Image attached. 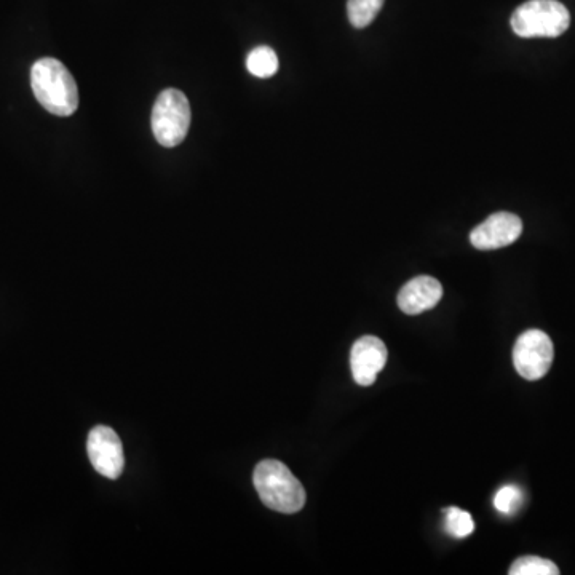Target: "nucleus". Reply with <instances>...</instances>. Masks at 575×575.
<instances>
[{"instance_id":"f257e3e1","label":"nucleus","mask_w":575,"mask_h":575,"mask_svg":"<svg viewBox=\"0 0 575 575\" xmlns=\"http://www.w3.org/2000/svg\"><path fill=\"white\" fill-rule=\"evenodd\" d=\"M31 87L40 106L50 114L69 117L79 108L76 79L55 58H42L32 64Z\"/></svg>"},{"instance_id":"f03ea898","label":"nucleus","mask_w":575,"mask_h":575,"mask_svg":"<svg viewBox=\"0 0 575 575\" xmlns=\"http://www.w3.org/2000/svg\"><path fill=\"white\" fill-rule=\"evenodd\" d=\"M254 488L262 504L275 512L293 515L306 505V491L298 478L278 460H262L254 468Z\"/></svg>"},{"instance_id":"7ed1b4c3","label":"nucleus","mask_w":575,"mask_h":575,"mask_svg":"<svg viewBox=\"0 0 575 575\" xmlns=\"http://www.w3.org/2000/svg\"><path fill=\"white\" fill-rule=\"evenodd\" d=\"M513 32L524 39L560 37L568 31L571 15L558 0H528L513 12Z\"/></svg>"},{"instance_id":"20e7f679","label":"nucleus","mask_w":575,"mask_h":575,"mask_svg":"<svg viewBox=\"0 0 575 575\" xmlns=\"http://www.w3.org/2000/svg\"><path fill=\"white\" fill-rule=\"evenodd\" d=\"M191 104L183 92L168 88L160 93L152 109L151 127L157 143L176 147L186 139L191 128Z\"/></svg>"},{"instance_id":"39448f33","label":"nucleus","mask_w":575,"mask_h":575,"mask_svg":"<svg viewBox=\"0 0 575 575\" xmlns=\"http://www.w3.org/2000/svg\"><path fill=\"white\" fill-rule=\"evenodd\" d=\"M553 358L555 349L552 339L540 330H529L521 334L513 349L516 371L528 381L542 379L552 368Z\"/></svg>"},{"instance_id":"423d86ee","label":"nucleus","mask_w":575,"mask_h":575,"mask_svg":"<svg viewBox=\"0 0 575 575\" xmlns=\"http://www.w3.org/2000/svg\"><path fill=\"white\" fill-rule=\"evenodd\" d=\"M87 451L96 472L109 480H115L122 475L125 465L122 441L111 427H95L88 435Z\"/></svg>"},{"instance_id":"0eeeda50","label":"nucleus","mask_w":575,"mask_h":575,"mask_svg":"<svg viewBox=\"0 0 575 575\" xmlns=\"http://www.w3.org/2000/svg\"><path fill=\"white\" fill-rule=\"evenodd\" d=\"M521 232H523V221L520 216L508 211H499L472 230L470 242L476 250H499L515 243L520 238Z\"/></svg>"},{"instance_id":"6e6552de","label":"nucleus","mask_w":575,"mask_h":575,"mask_svg":"<svg viewBox=\"0 0 575 575\" xmlns=\"http://www.w3.org/2000/svg\"><path fill=\"white\" fill-rule=\"evenodd\" d=\"M387 363V347L376 336H363L353 344L350 352V368L353 379L361 387H369L376 382Z\"/></svg>"},{"instance_id":"1a4fd4ad","label":"nucleus","mask_w":575,"mask_h":575,"mask_svg":"<svg viewBox=\"0 0 575 575\" xmlns=\"http://www.w3.org/2000/svg\"><path fill=\"white\" fill-rule=\"evenodd\" d=\"M443 296V286L437 278L421 275L406 283L398 294V307L405 314L419 315L433 309Z\"/></svg>"},{"instance_id":"9d476101","label":"nucleus","mask_w":575,"mask_h":575,"mask_svg":"<svg viewBox=\"0 0 575 575\" xmlns=\"http://www.w3.org/2000/svg\"><path fill=\"white\" fill-rule=\"evenodd\" d=\"M246 69L259 79H269L278 71L277 53L266 45L256 47L251 50L250 55L246 58Z\"/></svg>"},{"instance_id":"9b49d317","label":"nucleus","mask_w":575,"mask_h":575,"mask_svg":"<svg viewBox=\"0 0 575 575\" xmlns=\"http://www.w3.org/2000/svg\"><path fill=\"white\" fill-rule=\"evenodd\" d=\"M385 0H349L347 16L353 28L365 29L376 20V16L384 7Z\"/></svg>"},{"instance_id":"f8f14e48","label":"nucleus","mask_w":575,"mask_h":575,"mask_svg":"<svg viewBox=\"0 0 575 575\" xmlns=\"http://www.w3.org/2000/svg\"><path fill=\"white\" fill-rule=\"evenodd\" d=\"M510 575H558L560 569L553 561L540 556H521L508 571Z\"/></svg>"},{"instance_id":"ddd939ff","label":"nucleus","mask_w":575,"mask_h":575,"mask_svg":"<svg viewBox=\"0 0 575 575\" xmlns=\"http://www.w3.org/2000/svg\"><path fill=\"white\" fill-rule=\"evenodd\" d=\"M445 513L446 529H448L451 536L457 537V539H464V537L470 536L475 531V521H473L470 513L457 507L446 508Z\"/></svg>"},{"instance_id":"4468645a","label":"nucleus","mask_w":575,"mask_h":575,"mask_svg":"<svg viewBox=\"0 0 575 575\" xmlns=\"http://www.w3.org/2000/svg\"><path fill=\"white\" fill-rule=\"evenodd\" d=\"M523 502V491L515 484H508V486L500 488L494 497V507H496L497 512L505 516L515 515L523 507Z\"/></svg>"}]
</instances>
